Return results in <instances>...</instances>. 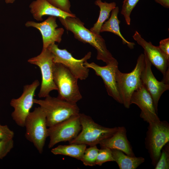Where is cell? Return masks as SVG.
<instances>
[{
  "mask_svg": "<svg viewBox=\"0 0 169 169\" xmlns=\"http://www.w3.org/2000/svg\"><path fill=\"white\" fill-rule=\"evenodd\" d=\"M59 19L66 30L73 33L75 38L84 43L90 44L96 49L97 60H101L106 64L117 61L107 49L102 37L86 28L84 23L79 18L68 17L64 19L59 18Z\"/></svg>",
  "mask_w": 169,
  "mask_h": 169,
  "instance_id": "cell-1",
  "label": "cell"
},
{
  "mask_svg": "<svg viewBox=\"0 0 169 169\" xmlns=\"http://www.w3.org/2000/svg\"><path fill=\"white\" fill-rule=\"evenodd\" d=\"M33 103L39 105L44 112L48 127L79 113L77 104L68 102L49 95L44 100L34 99Z\"/></svg>",
  "mask_w": 169,
  "mask_h": 169,
  "instance_id": "cell-2",
  "label": "cell"
},
{
  "mask_svg": "<svg viewBox=\"0 0 169 169\" xmlns=\"http://www.w3.org/2000/svg\"><path fill=\"white\" fill-rule=\"evenodd\" d=\"M81 130L77 137L69 144H84L90 146L96 145L103 140L111 136L118 127H106L95 122L90 116L79 114Z\"/></svg>",
  "mask_w": 169,
  "mask_h": 169,
  "instance_id": "cell-3",
  "label": "cell"
},
{
  "mask_svg": "<svg viewBox=\"0 0 169 169\" xmlns=\"http://www.w3.org/2000/svg\"><path fill=\"white\" fill-rule=\"evenodd\" d=\"M145 65L144 54L138 57L133 70L128 73L121 72L118 69L116 80L122 104L127 108H130V99L133 92L142 85L141 75Z\"/></svg>",
  "mask_w": 169,
  "mask_h": 169,
  "instance_id": "cell-4",
  "label": "cell"
},
{
  "mask_svg": "<svg viewBox=\"0 0 169 169\" xmlns=\"http://www.w3.org/2000/svg\"><path fill=\"white\" fill-rule=\"evenodd\" d=\"M53 76L58 89V97L74 104H77L82 99L78 84V79L65 66L54 63Z\"/></svg>",
  "mask_w": 169,
  "mask_h": 169,
  "instance_id": "cell-5",
  "label": "cell"
},
{
  "mask_svg": "<svg viewBox=\"0 0 169 169\" xmlns=\"http://www.w3.org/2000/svg\"><path fill=\"white\" fill-rule=\"evenodd\" d=\"M24 127L26 138L33 144L39 153H42L48 137V127L45 114L40 106L30 112L26 119Z\"/></svg>",
  "mask_w": 169,
  "mask_h": 169,
  "instance_id": "cell-6",
  "label": "cell"
},
{
  "mask_svg": "<svg viewBox=\"0 0 169 169\" xmlns=\"http://www.w3.org/2000/svg\"><path fill=\"white\" fill-rule=\"evenodd\" d=\"M145 139V145L151 163L155 166L157 163L163 147L169 141V124L160 120L149 123Z\"/></svg>",
  "mask_w": 169,
  "mask_h": 169,
  "instance_id": "cell-7",
  "label": "cell"
},
{
  "mask_svg": "<svg viewBox=\"0 0 169 169\" xmlns=\"http://www.w3.org/2000/svg\"><path fill=\"white\" fill-rule=\"evenodd\" d=\"M53 54L47 48H43L40 54L28 59L29 63L38 66L41 71L42 81L38 96L39 98H45L49 95V93L58 89L54 80L53 62Z\"/></svg>",
  "mask_w": 169,
  "mask_h": 169,
  "instance_id": "cell-8",
  "label": "cell"
},
{
  "mask_svg": "<svg viewBox=\"0 0 169 169\" xmlns=\"http://www.w3.org/2000/svg\"><path fill=\"white\" fill-rule=\"evenodd\" d=\"M48 48L53 55L54 63L64 65L78 79L84 80L88 78L89 69L84 65V63L91 58V52H88L81 59H77L66 49L59 48L55 43L51 44Z\"/></svg>",
  "mask_w": 169,
  "mask_h": 169,
  "instance_id": "cell-9",
  "label": "cell"
},
{
  "mask_svg": "<svg viewBox=\"0 0 169 169\" xmlns=\"http://www.w3.org/2000/svg\"><path fill=\"white\" fill-rule=\"evenodd\" d=\"M79 114L48 127L49 148L61 142H69L77 137L81 129Z\"/></svg>",
  "mask_w": 169,
  "mask_h": 169,
  "instance_id": "cell-10",
  "label": "cell"
},
{
  "mask_svg": "<svg viewBox=\"0 0 169 169\" xmlns=\"http://www.w3.org/2000/svg\"><path fill=\"white\" fill-rule=\"evenodd\" d=\"M39 85V82L36 80L30 84L25 85L21 96L11 100L10 105L14 109L11 116L18 125L24 127L26 119L34 104L35 90Z\"/></svg>",
  "mask_w": 169,
  "mask_h": 169,
  "instance_id": "cell-11",
  "label": "cell"
},
{
  "mask_svg": "<svg viewBox=\"0 0 169 169\" xmlns=\"http://www.w3.org/2000/svg\"><path fill=\"white\" fill-rule=\"evenodd\" d=\"M117 61L106 64L105 66H99L95 63L84 62L87 68L93 70L97 76L102 79L108 95L119 103L122 101L119 93L116 80V72L118 68Z\"/></svg>",
  "mask_w": 169,
  "mask_h": 169,
  "instance_id": "cell-12",
  "label": "cell"
},
{
  "mask_svg": "<svg viewBox=\"0 0 169 169\" xmlns=\"http://www.w3.org/2000/svg\"><path fill=\"white\" fill-rule=\"evenodd\" d=\"M56 17L49 16L45 21L40 23L33 21H27L25 24L27 27H33L38 29L42 35L43 48H47L55 42L60 43L64 30L63 28H57Z\"/></svg>",
  "mask_w": 169,
  "mask_h": 169,
  "instance_id": "cell-13",
  "label": "cell"
},
{
  "mask_svg": "<svg viewBox=\"0 0 169 169\" xmlns=\"http://www.w3.org/2000/svg\"><path fill=\"white\" fill-rule=\"evenodd\" d=\"M133 38L137 44L144 49V52L151 64L154 65L163 74V77L169 73V58L161 51L159 46L153 45L143 38L137 31Z\"/></svg>",
  "mask_w": 169,
  "mask_h": 169,
  "instance_id": "cell-14",
  "label": "cell"
},
{
  "mask_svg": "<svg viewBox=\"0 0 169 169\" xmlns=\"http://www.w3.org/2000/svg\"><path fill=\"white\" fill-rule=\"evenodd\" d=\"M130 105H137L141 110L140 117L148 123L160 120L151 96L142 84L141 86L133 93Z\"/></svg>",
  "mask_w": 169,
  "mask_h": 169,
  "instance_id": "cell-15",
  "label": "cell"
},
{
  "mask_svg": "<svg viewBox=\"0 0 169 169\" xmlns=\"http://www.w3.org/2000/svg\"><path fill=\"white\" fill-rule=\"evenodd\" d=\"M145 65L141 75L143 84L152 99L156 112L158 113L159 100L163 93L169 89V84L162 81H158L154 76L151 69V64L145 54Z\"/></svg>",
  "mask_w": 169,
  "mask_h": 169,
  "instance_id": "cell-16",
  "label": "cell"
},
{
  "mask_svg": "<svg viewBox=\"0 0 169 169\" xmlns=\"http://www.w3.org/2000/svg\"><path fill=\"white\" fill-rule=\"evenodd\" d=\"M99 144L101 148L118 150L128 155L135 156L127 139L126 129L124 126L118 127L117 131L111 136L103 140Z\"/></svg>",
  "mask_w": 169,
  "mask_h": 169,
  "instance_id": "cell-17",
  "label": "cell"
},
{
  "mask_svg": "<svg viewBox=\"0 0 169 169\" xmlns=\"http://www.w3.org/2000/svg\"><path fill=\"white\" fill-rule=\"evenodd\" d=\"M30 12L33 18L38 21H42L45 15L54 16L64 19L68 17H76L75 14L63 11L54 7L47 0H35L30 4Z\"/></svg>",
  "mask_w": 169,
  "mask_h": 169,
  "instance_id": "cell-18",
  "label": "cell"
},
{
  "mask_svg": "<svg viewBox=\"0 0 169 169\" xmlns=\"http://www.w3.org/2000/svg\"><path fill=\"white\" fill-rule=\"evenodd\" d=\"M111 11L110 18L102 25L100 33L104 32H111L120 38L123 44H127L130 48H133L135 45V43L127 41L120 33L119 26L120 21L119 20L118 17L119 12V7L116 6Z\"/></svg>",
  "mask_w": 169,
  "mask_h": 169,
  "instance_id": "cell-19",
  "label": "cell"
},
{
  "mask_svg": "<svg viewBox=\"0 0 169 169\" xmlns=\"http://www.w3.org/2000/svg\"><path fill=\"white\" fill-rule=\"evenodd\" d=\"M112 151L114 161L120 169H136L145 161L143 157L131 156L119 150L113 149Z\"/></svg>",
  "mask_w": 169,
  "mask_h": 169,
  "instance_id": "cell-20",
  "label": "cell"
},
{
  "mask_svg": "<svg viewBox=\"0 0 169 169\" xmlns=\"http://www.w3.org/2000/svg\"><path fill=\"white\" fill-rule=\"evenodd\" d=\"M86 146L85 144L75 143L60 145L52 148L51 152L55 155L68 156L80 160Z\"/></svg>",
  "mask_w": 169,
  "mask_h": 169,
  "instance_id": "cell-21",
  "label": "cell"
},
{
  "mask_svg": "<svg viewBox=\"0 0 169 169\" xmlns=\"http://www.w3.org/2000/svg\"><path fill=\"white\" fill-rule=\"evenodd\" d=\"M95 4L100 8V14L97 22L90 30L97 35H100L102 25L109 18L110 12L116 7V3L114 2L108 3L106 2H102L101 0H96Z\"/></svg>",
  "mask_w": 169,
  "mask_h": 169,
  "instance_id": "cell-22",
  "label": "cell"
},
{
  "mask_svg": "<svg viewBox=\"0 0 169 169\" xmlns=\"http://www.w3.org/2000/svg\"><path fill=\"white\" fill-rule=\"evenodd\" d=\"M99 150L96 145L90 146L88 148H86L80 161L85 166H95Z\"/></svg>",
  "mask_w": 169,
  "mask_h": 169,
  "instance_id": "cell-23",
  "label": "cell"
},
{
  "mask_svg": "<svg viewBox=\"0 0 169 169\" xmlns=\"http://www.w3.org/2000/svg\"><path fill=\"white\" fill-rule=\"evenodd\" d=\"M155 169H169V143H166L162 148L159 159Z\"/></svg>",
  "mask_w": 169,
  "mask_h": 169,
  "instance_id": "cell-24",
  "label": "cell"
},
{
  "mask_svg": "<svg viewBox=\"0 0 169 169\" xmlns=\"http://www.w3.org/2000/svg\"><path fill=\"white\" fill-rule=\"evenodd\" d=\"M139 0H124L123 3L121 13L123 15L128 25L131 23V13Z\"/></svg>",
  "mask_w": 169,
  "mask_h": 169,
  "instance_id": "cell-25",
  "label": "cell"
},
{
  "mask_svg": "<svg viewBox=\"0 0 169 169\" xmlns=\"http://www.w3.org/2000/svg\"><path fill=\"white\" fill-rule=\"evenodd\" d=\"M114 161L111 149L106 147L101 148L99 149L96 161V165L101 166L106 162Z\"/></svg>",
  "mask_w": 169,
  "mask_h": 169,
  "instance_id": "cell-26",
  "label": "cell"
},
{
  "mask_svg": "<svg viewBox=\"0 0 169 169\" xmlns=\"http://www.w3.org/2000/svg\"><path fill=\"white\" fill-rule=\"evenodd\" d=\"M14 146L13 139L0 140V159L5 156Z\"/></svg>",
  "mask_w": 169,
  "mask_h": 169,
  "instance_id": "cell-27",
  "label": "cell"
},
{
  "mask_svg": "<svg viewBox=\"0 0 169 169\" xmlns=\"http://www.w3.org/2000/svg\"><path fill=\"white\" fill-rule=\"evenodd\" d=\"M47 1L54 7L63 11L72 13L70 8L71 5L69 0H47Z\"/></svg>",
  "mask_w": 169,
  "mask_h": 169,
  "instance_id": "cell-28",
  "label": "cell"
},
{
  "mask_svg": "<svg viewBox=\"0 0 169 169\" xmlns=\"http://www.w3.org/2000/svg\"><path fill=\"white\" fill-rule=\"evenodd\" d=\"M14 136V132L7 125H0V140L13 139Z\"/></svg>",
  "mask_w": 169,
  "mask_h": 169,
  "instance_id": "cell-29",
  "label": "cell"
},
{
  "mask_svg": "<svg viewBox=\"0 0 169 169\" xmlns=\"http://www.w3.org/2000/svg\"><path fill=\"white\" fill-rule=\"evenodd\" d=\"M159 47L161 51L169 58V38L161 40L160 42Z\"/></svg>",
  "mask_w": 169,
  "mask_h": 169,
  "instance_id": "cell-30",
  "label": "cell"
},
{
  "mask_svg": "<svg viewBox=\"0 0 169 169\" xmlns=\"http://www.w3.org/2000/svg\"><path fill=\"white\" fill-rule=\"evenodd\" d=\"M155 1L165 8H169V0H155Z\"/></svg>",
  "mask_w": 169,
  "mask_h": 169,
  "instance_id": "cell-31",
  "label": "cell"
},
{
  "mask_svg": "<svg viewBox=\"0 0 169 169\" xmlns=\"http://www.w3.org/2000/svg\"><path fill=\"white\" fill-rule=\"evenodd\" d=\"M15 1V0H5V2L7 3H12Z\"/></svg>",
  "mask_w": 169,
  "mask_h": 169,
  "instance_id": "cell-32",
  "label": "cell"
}]
</instances>
